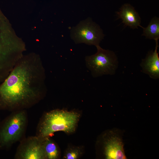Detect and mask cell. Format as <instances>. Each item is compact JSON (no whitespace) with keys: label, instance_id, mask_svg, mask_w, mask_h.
<instances>
[{"label":"cell","instance_id":"1","mask_svg":"<svg viewBox=\"0 0 159 159\" xmlns=\"http://www.w3.org/2000/svg\"><path fill=\"white\" fill-rule=\"evenodd\" d=\"M45 78L38 56H22L0 83V110H26L39 103L46 93Z\"/></svg>","mask_w":159,"mask_h":159},{"label":"cell","instance_id":"2","mask_svg":"<svg viewBox=\"0 0 159 159\" xmlns=\"http://www.w3.org/2000/svg\"><path fill=\"white\" fill-rule=\"evenodd\" d=\"M80 116L77 112L64 110L57 109L47 112L39 122L35 135L42 139L59 131L72 133L76 130Z\"/></svg>","mask_w":159,"mask_h":159},{"label":"cell","instance_id":"3","mask_svg":"<svg viewBox=\"0 0 159 159\" xmlns=\"http://www.w3.org/2000/svg\"><path fill=\"white\" fill-rule=\"evenodd\" d=\"M28 121L26 110L12 112L0 123V149H8L25 138Z\"/></svg>","mask_w":159,"mask_h":159},{"label":"cell","instance_id":"4","mask_svg":"<svg viewBox=\"0 0 159 159\" xmlns=\"http://www.w3.org/2000/svg\"><path fill=\"white\" fill-rule=\"evenodd\" d=\"M96 47L97 52L85 57L87 67L94 77L113 74L118 66L117 58L115 53L113 51L103 49L99 45Z\"/></svg>","mask_w":159,"mask_h":159},{"label":"cell","instance_id":"5","mask_svg":"<svg viewBox=\"0 0 159 159\" xmlns=\"http://www.w3.org/2000/svg\"><path fill=\"white\" fill-rule=\"evenodd\" d=\"M104 35L98 26L89 19L80 22L73 30L72 39L77 43L99 45Z\"/></svg>","mask_w":159,"mask_h":159},{"label":"cell","instance_id":"6","mask_svg":"<svg viewBox=\"0 0 159 159\" xmlns=\"http://www.w3.org/2000/svg\"><path fill=\"white\" fill-rule=\"evenodd\" d=\"M14 158L16 159H46L42 139L36 135L24 138L20 141Z\"/></svg>","mask_w":159,"mask_h":159},{"label":"cell","instance_id":"7","mask_svg":"<svg viewBox=\"0 0 159 159\" xmlns=\"http://www.w3.org/2000/svg\"><path fill=\"white\" fill-rule=\"evenodd\" d=\"M103 153L105 159H126L122 137L117 130H112L103 136Z\"/></svg>","mask_w":159,"mask_h":159},{"label":"cell","instance_id":"8","mask_svg":"<svg viewBox=\"0 0 159 159\" xmlns=\"http://www.w3.org/2000/svg\"><path fill=\"white\" fill-rule=\"evenodd\" d=\"M18 61L12 45L0 37V83L7 76Z\"/></svg>","mask_w":159,"mask_h":159},{"label":"cell","instance_id":"9","mask_svg":"<svg viewBox=\"0 0 159 159\" xmlns=\"http://www.w3.org/2000/svg\"><path fill=\"white\" fill-rule=\"evenodd\" d=\"M155 42L154 51L149 53L146 58L142 61L141 66L144 73L148 74L152 78L157 79L159 77V57L157 52L158 46V41Z\"/></svg>","mask_w":159,"mask_h":159},{"label":"cell","instance_id":"10","mask_svg":"<svg viewBox=\"0 0 159 159\" xmlns=\"http://www.w3.org/2000/svg\"><path fill=\"white\" fill-rule=\"evenodd\" d=\"M119 18L121 19L125 25L134 29L140 25L141 19L138 13L130 4L126 3L122 5L117 13Z\"/></svg>","mask_w":159,"mask_h":159},{"label":"cell","instance_id":"11","mask_svg":"<svg viewBox=\"0 0 159 159\" xmlns=\"http://www.w3.org/2000/svg\"><path fill=\"white\" fill-rule=\"evenodd\" d=\"M42 144L46 159H57L59 158V149L50 137L42 139Z\"/></svg>","mask_w":159,"mask_h":159},{"label":"cell","instance_id":"12","mask_svg":"<svg viewBox=\"0 0 159 159\" xmlns=\"http://www.w3.org/2000/svg\"><path fill=\"white\" fill-rule=\"evenodd\" d=\"M143 28V35L145 36L147 38L158 41L159 39L158 18L154 17L146 27Z\"/></svg>","mask_w":159,"mask_h":159},{"label":"cell","instance_id":"13","mask_svg":"<svg viewBox=\"0 0 159 159\" xmlns=\"http://www.w3.org/2000/svg\"><path fill=\"white\" fill-rule=\"evenodd\" d=\"M83 153L81 147L71 146L68 147L64 153L63 158L65 159H77Z\"/></svg>","mask_w":159,"mask_h":159},{"label":"cell","instance_id":"14","mask_svg":"<svg viewBox=\"0 0 159 159\" xmlns=\"http://www.w3.org/2000/svg\"><path fill=\"white\" fill-rule=\"evenodd\" d=\"M1 122V121L0 117V123Z\"/></svg>","mask_w":159,"mask_h":159}]
</instances>
